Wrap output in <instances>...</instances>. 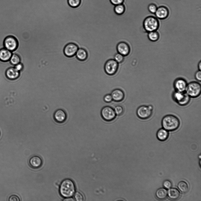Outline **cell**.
Listing matches in <instances>:
<instances>
[{
    "label": "cell",
    "instance_id": "cell-16",
    "mask_svg": "<svg viewBox=\"0 0 201 201\" xmlns=\"http://www.w3.org/2000/svg\"><path fill=\"white\" fill-rule=\"evenodd\" d=\"M111 95L113 100L116 102L122 101L124 97V94L123 91L119 89L113 90L111 92Z\"/></svg>",
    "mask_w": 201,
    "mask_h": 201
},
{
    "label": "cell",
    "instance_id": "cell-39",
    "mask_svg": "<svg viewBox=\"0 0 201 201\" xmlns=\"http://www.w3.org/2000/svg\"><path fill=\"white\" fill-rule=\"evenodd\" d=\"M198 70H201V62L200 61L198 64Z\"/></svg>",
    "mask_w": 201,
    "mask_h": 201
},
{
    "label": "cell",
    "instance_id": "cell-9",
    "mask_svg": "<svg viewBox=\"0 0 201 201\" xmlns=\"http://www.w3.org/2000/svg\"><path fill=\"white\" fill-rule=\"evenodd\" d=\"M101 115L104 120L108 122L113 120L116 116L114 109L109 106H105L102 108Z\"/></svg>",
    "mask_w": 201,
    "mask_h": 201
},
{
    "label": "cell",
    "instance_id": "cell-7",
    "mask_svg": "<svg viewBox=\"0 0 201 201\" xmlns=\"http://www.w3.org/2000/svg\"><path fill=\"white\" fill-rule=\"evenodd\" d=\"M119 67V63L114 59H110L105 62L104 70L108 75L113 76L117 73Z\"/></svg>",
    "mask_w": 201,
    "mask_h": 201
},
{
    "label": "cell",
    "instance_id": "cell-30",
    "mask_svg": "<svg viewBox=\"0 0 201 201\" xmlns=\"http://www.w3.org/2000/svg\"><path fill=\"white\" fill-rule=\"evenodd\" d=\"M74 200L77 201H82L84 200L83 195L78 192H75L74 194Z\"/></svg>",
    "mask_w": 201,
    "mask_h": 201
},
{
    "label": "cell",
    "instance_id": "cell-1",
    "mask_svg": "<svg viewBox=\"0 0 201 201\" xmlns=\"http://www.w3.org/2000/svg\"><path fill=\"white\" fill-rule=\"evenodd\" d=\"M76 187L73 181L66 179L61 182L59 188L60 195L64 198L72 197L75 192Z\"/></svg>",
    "mask_w": 201,
    "mask_h": 201
},
{
    "label": "cell",
    "instance_id": "cell-37",
    "mask_svg": "<svg viewBox=\"0 0 201 201\" xmlns=\"http://www.w3.org/2000/svg\"><path fill=\"white\" fill-rule=\"evenodd\" d=\"M9 201H19L20 199L17 195H12L9 197Z\"/></svg>",
    "mask_w": 201,
    "mask_h": 201
},
{
    "label": "cell",
    "instance_id": "cell-33",
    "mask_svg": "<svg viewBox=\"0 0 201 201\" xmlns=\"http://www.w3.org/2000/svg\"><path fill=\"white\" fill-rule=\"evenodd\" d=\"M103 99L107 103L111 102L113 100L111 94H109L105 95L103 98Z\"/></svg>",
    "mask_w": 201,
    "mask_h": 201
},
{
    "label": "cell",
    "instance_id": "cell-11",
    "mask_svg": "<svg viewBox=\"0 0 201 201\" xmlns=\"http://www.w3.org/2000/svg\"><path fill=\"white\" fill-rule=\"evenodd\" d=\"M187 84L186 81L182 78H177L175 80L173 86L175 91L185 92Z\"/></svg>",
    "mask_w": 201,
    "mask_h": 201
},
{
    "label": "cell",
    "instance_id": "cell-20",
    "mask_svg": "<svg viewBox=\"0 0 201 201\" xmlns=\"http://www.w3.org/2000/svg\"><path fill=\"white\" fill-rule=\"evenodd\" d=\"M169 134L168 131L163 128L160 129L156 133L157 139L162 141L166 140L168 137Z\"/></svg>",
    "mask_w": 201,
    "mask_h": 201
},
{
    "label": "cell",
    "instance_id": "cell-28",
    "mask_svg": "<svg viewBox=\"0 0 201 201\" xmlns=\"http://www.w3.org/2000/svg\"><path fill=\"white\" fill-rule=\"evenodd\" d=\"M114 109L116 115L118 116L122 115L124 112V109L123 107L121 105L116 106Z\"/></svg>",
    "mask_w": 201,
    "mask_h": 201
},
{
    "label": "cell",
    "instance_id": "cell-2",
    "mask_svg": "<svg viewBox=\"0 0 201 201\" xmlns=\"http://www.w3.org/2000/svg\"><path fill=\"white\" fill-rule=\"evenodd\" d=\"M161 124L162 128L168 131H173L179 128L180 125V121L176 116L172 114H168L162 118Z\"/></svg>",
    "mask_w": 201,
    "mask_h": 201
},
{
    "label": "cell",
    "instance_id": "cell-31",
    "mask_svg": "<svg viewBox=\"0 0 201 201\" xmlns=\"http://www.w3.org/2000/svg\"><path fill=\"white\" fill-rule=\"evenodd\" d=\"M157 8L156 5L154 3H151L149 4L148 6V11L150 12L152 14H155Z\"/></svg>",
    "mask_w": 201,
    "mask_h": 201
},
{
    "label": "cell",
    "instance_id": "cell-19",
    "mask_svg": "<svg viewBox=\"0 0 201 201\" xmlns=\"http://www.w3.org/2000/svg\"><path fill=\"white\" fill-rule=\"evenodd\" d=\"M77 59L80 61L85 60L88 56V54L87 51L84 49L79 48L77 51L75 55Z\"/></svg>",
    "mask_w": 201,
    "mask_h": 201
},
{
    "label": "cell",
    "instance_id": "cell-36",
    "mask_svg": "<svg viewBox=\"0 0 201 201\" xmlns=\"http://www.w3.org/2000/svg\"><path fill=\"white\" fill-rule=\"evenodd\" d=\"M195 79L197 81H200L201 80V70H198L197 71L195 75Z\"/></svg>",
    "mask_w": 201,
    "mask_h": 201
},
{
    "label": "cell",
    "instance_id": "cell-14",
    "mask_svg": "<svg viewBox=\"0 0 201 201\" xmlns=\"http://www.w3.org/2000/svg\"><path fill=\"white\" fill-rule=\"evenodd\" d=\"M53 117L56 122L61 123L64 122L66 121L67 115L66 113L64 110L59 109L55 112Z\"/></svg>",
    "mask_w": 201,
    "mask_h": 201
},
{
    "label": "cell",
    "instance_id": "cell-34",
    "mask_svg": "<svg viewBox=\"0 0 201 201\" xmlns=\"http://www.w3.org/2000/svg\"><path fill=\"white\" fill-rule=\"evenodd\" d=\"M15 68L18 71L20 72L24 69V65L21 62L14 66Z\"/></svg>",
    "mask_w": 201,
    "mask_h": 201
},
{
    "label": "cell",
    "instance_id": "cell-17",
    "mask_svg": "<svg viewBox=\"0 0 201 201\" xmlns=\"http://www.w3.org/2000/svg\"><path fill=\"white\" fill-rule=\"evenodd\" d=\"M29 163L31 167L34 169H38L41 167L43 162L40 157L35 155L32 157L30 159Z\"/></svg>",
    "mask_w": 201,
    "mask_h": 201
},
{
    "label": "cell",
    "instance_id": "cell-25",
    "mask_svg": "<svg viewBox=\"0 0 201 201\" xmlns=\"http://www.w3.org/2000/svg\"><path fill=\"white\" fill-rule=\"evenodd\" d=\"M21 58L19 54H12L10 60V62L14 66L21 62Z\"/></svg>",
    "mask_w": 201,
    "mask_h": 201
},
{
    "label": "cell",
    "instance_id": "cell-3",
    "mask_svg": "<svg viewBox=\"0 0 201 201\" xmlns=\"http://www.w3.org/2000/svg\"><path fill=\"white\" fill-rule=\"evenodd\" d=\"M160 23L157 18L153 16L146 17L143 22V26L147 32L157 31L159 28Z\"/></svg>",
    "mask_w": 201,
    "mask_h": 201
},
{
    "label": "cell",
    "instance_id": "cell-35",
    "mask_svg": "<svg viewBox=\"0 0 201 201\" xmlns=\"http://www.w3.org/2000/svg\"><path fill=\"white\" fill-rule=\"evenodd\" d=\"M111 3L114 6L122 4L124 0H110Z\"/></svg>",
    "mask_w": 201,
    "mask_h": 201
},
{
    "label": "cell",
    "instance_id": "cell-12",
    "mask_svg": "<svg viewBox=\"0 0 201 201\" xmlns=\"http://www.w3.org/2000/svg\"><path fill=\"white\" fill-rule=\"evenodd\" d=\"M116 49L118 53L125 57L128 55L130 52L129 45L124 41L119 42L117 45Z\"/></svg>",
    "mask_w": 201,
    "mask_h": 201
},
{
    "label": "cell",
    "instance_id": "cell-24",
    "mask_svg": "<svg viewBox=\"0 0 201 201\" xmlns=\"http://www.w3.org/2000/svg\"><path fill=\"white\" fill-rule=\"evenodd\" d=\"M177 187L180 191L183 193H187L189 190L188 184L184 181L179 182L177 185Z\"/></svg>",
    "mask_w": 201,
    "mask_h": 201
},
{
    "label": "cell",
    "instance_id": "cell-10",
    "mask_svg": "<svg viewBox=\"0 0 201 201\" xmlns=\"http://www.w3.org/2000/svg\"><path fill=\"white\" fill-rule=\"evenodd\" d=\"M79 48L78 46L76 44L69 42L64 46L63 49L64 53L67 57H72L75 56Z\"/></svg>",
    "mask_w": 201,
    "mask_h": 201
},
{
    "label": "cell",
    "instance_id": "cell-13",
    "mask_svg": "<svg viewBox=\"0 0 201 201\" xmlns=\"http://www.w3.org/2000/svg\"><path fill=\"white\" fill-rule=\"evenodd\" d=\"M155 14L157 18L160 19H164L168 16L169 11L166 7L161 6L157 8Z\"/></svg>",
    "mask_w": 201,
    "mask_h": 201
},
{
    "label": "cell",
    "instance_id": "cell-29",
    "mask_svg": "<svg viewBox=\"0 0 201 201\" xmlns=\"http://www.w3.org/2000/svg\"><path fill=\"white\" fill-rule=\"evenodd\" d=\"M124 56L117 52L114 55L113 59L119 64L122 63L124 60Z\"/></svg>",
    "mask_w": 201,
    "mask_h": 201
},
{
    "label": "cell",
    "instance_id": "cell-5",
    "mask_svg": "<svg viewBox=\"0 0 201 201\" xmlns=\"http://www.w3.org/2000/svg\"><path fill=\"white\" fill-rule=\"evenodd\" d=\"M185 92L190 97H197L201 94V85L196 82H191L187 84Z\"/></svg>",
    "mask_w": 201,
    "mask_h": 201
},
{
    "label": "cell",
    "instance_id": "cell-6",
    "mask_svg": "<svg viewBox=\"0 0 201 201\" xmlns=\"http://www.w3.org/2000/svg\"><path fill=\"white\" fill-rule=\"evenodd\" d=\"M153 110V107L152 105H142L138 108L136 114L140 119L143 120L147 119L151 117Z\"/></svg>",
    "mask_w": 201,
    "mask_h": 201
},
{
    "label": "cell",
    "instance_id": "cell-15",
    "mask_svg": "<svg viewBox=\"0 0 201 201\" xmlns=\"http://www.w3.org/2000/svg\"><path fill=\"white\" fill-rule=\"evenodd\" d=\"M5 74L7 78L11 80H14L18 78L20 75V72L14 67H10L6 70Z\"/></svg>",
    "mask_w": 201,
    "mask_h": 201
},
{
    "label": "cell",
    "instance_id": "cell-38",
    "mask_svg": "<svg viewBox=\"0 0 201 201\" xmlns=\"http://www.w3.org/2000/svg\"><path fill=\"white\" fill-rule=\"evenodd\" d=\"M64 201H74L75 200L74 199L72 198L71 197L65 198L63 200Z\"/></svg>",
    "mask_w": 201,
    "mask_h": 201
},
{
    "label": "cell",
    "instance_id": "cell-4",
    "mask_svg": "<svg viewBox=\"0 0 201 201\" xmlns=\"http://www.w3.org/2000/svg\"><path fill=\"white\" fill-rule=\"evenodd\" d=\"M173 99L179 105L184 106L190 102V97L185 92H181L175 91L172 93Z\"/></svg>",
    "mask_w": 201,
    "mask_h": 201
},
{
    "label": "cell",
    "instance_id": "cell-32",
    "mask_svg": "<svg viewBox=\"0 0 201 201\" xmlns=\"http://www.w3.org/2000/svg\"><path fill=\"white\" fill-rule=\"evenodd\" d=\"M163 185L164 187L167 189L170 188L172 186L171 182L168 180L164 181L163 182Z\"/></svg>",
    "mask_w": 201,
    "mask_h": 201
},
{
    "label": "cell",
    "instance_id": "cell-8",
    "mask_svg": "<svg viewBox=\"0 0 201 201\" xmlns=\"http://www.w3.org/2000/svg\"><path fill=\"white\" fill-rule=\"evenodd\" d=\"M4 45L5 48L12 52L18 47L19 43L17 39L12 36L6 37L4 41Z\"/></svg>",
    "mask_w": 201,
    "mask_h": 201
},
{
    "label": "cell",
    "instance_id": "cell-21",
    "mask_svg": "<svg viewBox=\"0 0 201 201\" xmlns=\"http://www.w3.org/2000/svg\"><path fill=\"white\" fill-rule=\"evenodd\" d=\"M167 195L169 197L171 200H176L180 196V193L177 188H170L168 190Z\"/></svg>",
    "mask_w": 201,
    "mask_h": 201
},
{
    "label": "cell",
    "instance_id": "cell-22",
    "mask_svg": "<svg viewBox=\"0 0 201 201\" xmlns=\"http://www.w3.org/2000/svg\"><path fill=\"white\" fill-rule=\"evenodd\" d=\"M155 195L156 197L159 200H163L165 199L167 195V191L164 188H160L156 191Z\"/></svg>",
    "mask_w": 201,
    "mask_h": 201
},
{
    "label": "cell",
    "instance_id": "cell-27",
    "mask_svg": "<svg viewBox=\"0 0 201 201\" xmlns=\"http://www.w3.org/2000/svg\"><path fill=\"white\" fill-rule=\"evenodd\" d=\"M81 0H67V3L69 6L72 8L78 7L81 3Z\"/></svg>",
    "mask_w": 201,
    "mask_h": 201
},
{
    "label": "cell",
    "instance_id": "cell-26",
    "mask_svg": "<svg viewBox=\"0 0 201 201\" xmlns=\"http://www.w3.org/2000/svg\"><path fill=\"white\" fill-rule=\"evenodd\" d=\"M114 11L116 14L118 15L122 14L125 11V7L123 4L114 6Z\"/></svg>",
    "mask_w": 201,
    "mask_h": 201
},
{
    "label": "cell",
    "instance_id": "cell-18",
    "mask_svg": "<svg viewBox=\"0 0 201 201\" xmlns=\"http://www.w3.org/2000/svg\"><path fill=\"white\" fill-rule=\"evenodd\" d=\"M12 52L5 48L0 49V60L3 62L9 61L12 54Z\"/></svg>",
    "mask_w": 201,
    "mask_h": 201
},
{
    "label": "cell",
    "instance_id": "cell-23",
    "mask_svg": "<svg viewBox=\"0 0 201 201\" xmlns=\"http://www.w3.org/2000/svg\"><path fill=\"white\" fill-rule=\"evenodd\" d=\"M147 37L150 41L152 42H155L159 39L160 34L157 31H152L148 32Z\"/></svg>",
    "mask_w": 201,
    "mask_h": 201
}]
</instances>
